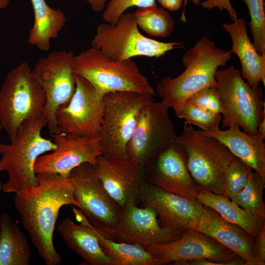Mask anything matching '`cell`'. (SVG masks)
I'll return each instance as SVG.
<instances>
[{
    "label": "cell",
    "instance_id": "cell-1",
    "mask_svg": "<svg viewBox=\"0 0 265 265\" xmlns=\"http://www.w3.org/2000/svg\"><path fill=\"white\" fill-rule=\"evenodd\" d=\"M38 185L16 193L14 205L22 224L47 265H59L62 258L54 248L53 236L59 212L71 205L79 209L69 177L54 173L36 175Z\"/></svg>",
    "mask_w": 265,
    "mask_h": 265
},
{
    "label": "cell",
    "instance_id": "cell-2",
    "mask_svg": "<svg viewBox=\"0 0 265 265\" xmlns=\"http://www.w3.org/2000/svg\"><path fill=\"white\" fill-rule=\"evenodd\" d=\"M232 58L229 51L217 47L204 35L184 54L185 70L174 78L165 77L157 87V94L176 115L191 95L205 87L216 86V71Z\"/></svg>",
    "mask_w": 265,
    "mask_h": 265
},
{
    "label": "cell",
    "instance_id": "cell-3",
    "mask_svg": "<svg viewBox=\"0 0 265 265\" xmlns=\"http://www.w3.org/2000/svg\"><path fill=\"white\" fill-rule=\"evenodd\" d=\"M47 125L43 116L26 120L19 128L16 136L8 144H0V172L6 171L7 181L2 185L4 193H17L38 185L34 166L37 159L53 151L57 145L41 135Z\"/></svg>",
    "mask_w": 265,
    "mask_h": 265
},
{
    "label": "cell",
    "instance_id": "cell-4",
    "mask_svg": "<svg viewBox=\"0 0 265 265\" xmlns=\"http://www.w3.org/2000/svg\"><path fill=\"white\" fill-rule=\"evenodd\" d=\"M176 141L199 188L222 195L226 171L236 157L222 143L200 134L186 122Z\"/></svg>",
    "mask_w": 265,
    "mask_h": 265
},
{
    "label": "cell",
    "instance_id": "cell-5",
    "mask_svg": "<svg viewBox=\"0 0 265 265\" xmlns=\"http://www.w3.org/2000/svg\"><path fill=\"white\" fill-rule=\"evenodd\" d=\"M154 96L132 91L109 92L104 96L103 119L98 136L102 155L109 159H126V147L139 114Z\"/></svg>",
    "mask_w": 265,
    "mask_h": 265
},
{
    "label": "cell",
    "instance_id": "cell-6",
    "mask_svg": "<svg viewBox=\"0 0 265 265\" xmlns=\"http://www.w3.org/2000/svg\"><path fill=\"white\" fill-rule=\"evenodd\" d=\"M45 92L25 62L7 74L0 89V124L9 139L25 121L43 116Z\"/></svg>",
    "mask_w": 265,
    "mask_h": 265
},
{
    "label": "cell",
    "instance_id": "cell-7",
    "mask_svg": "<svg viewBox=\"0 0 265 265\" xmlns=\"http://www.w3.org/2000/svg\"><path fill=\"white\" fill-rule=\"evenodd\" d=\"M73 73L89 81L102 96L116 91L157 95L132 58L112 60L92 47L75 55Z\"/></svg>",
    "mask_w": 265,
    "mask_h": 265
},
{
    "label": "cell",
    "instance_id": "cell-8",
    "mask_svg": "<svg viewBox=\"0 0 265 265\" xmlns=\"http://www.w3.org/2000/svg\"><path fill=\"white\" fill-rule=\"evenodd\" d=\"M215 78L226 112L222 117V128H228L233 123L252 135L265 118L264 94L260 86H250L234 65L219 68Z\"/></svg>",
    "mask_w": 265,
    "mask_h": 265
},
{
    "label": "cell",
    "instance_id": "cell-9",
    "mask_svg": "<svg viewBox=\"0 0 265 265\" xmlns=\"http://www.w3.org/2000/svg\"><path fill=\"white\" fill-rule=\"evenodd\" d=\"M91 45L112 60L137 56L159 57L171 50L184 48L181 42H164L145 36L131 13L123 14L115 25L99 24Z\"/></svg>",
    "mask_w": 265,
    "mask_h": 265
},
{
    "label": "cell",
    "instance_id": "cell-10",
    "mask_svg": "<svg viewBox=\"0 0 265 265\" xmlns=\"http://www.w3.org/2000/svg\"><path fill=\"white\" fill-rule=\"evenodd\" d=\"M75 54L71 51H59L41 57L32 70L46 96L44 117L50 134L58 132L55 113L58 108L68 103L76 89L73 73Z\"/></svg>",
    "mask_w": 265,
    "mask_h": 265
},
{
    "label": "cell",
    "instance_id": "cell-11",
    "mask_svg": "<svg viewBox=\"0 0 265 265\" xmlns=\"http://www.w3.org/2000/svg\"><path fill=\"white\" fill-rule=\"evenodd\" d=\"M88 221L98 233L107 238L118 242L137 243L145 248L170 242L183 234L163 228L153 208L145 206L141 208L135 203H131L121 209L119 218L113 226L107 227Z\"/></svg>",
    "mask_w": 265,
    "mask_h": 265
},
{
    "label": "cell",
    "instance_id": "cell-12",
    "mask_svg": "<svg viewBox=\"0 0 265 265\" xmlns=\"http://www.w3.org/2000/svg\"><path fill=\"white\" fill-rule=\"evenodd\" d=\"M169 109L161 102L154 101L140 111L126 151L127 158L142 169L151 157L176 140Z\"/></svg>",
    "mask_w": 265,
    "mask_h": 265
},
{
    "label": "cell",
    "instance_id": "cell-13",
    "mask_svg": "<svg viewBox=\"0 0 265 265\" xmlns=\"http://www.w3.org/2000/svg\"><path fill=\"white\" fill-rule=\"evenodd\" d=\"M76 89L67 104L55 113L58 132L77 136L98 137L103 119L104 96L83 77L74 73Z\"/></svg>",
    "mask_w": 265,
    "mask_h": 265
},
{
    "label": "cell",
    "instance_id": "cell-14",
    "mask_svg": "<svg viewBox=\"0 0 265 265\" xmlns=\"http://www.w3.org/2000/svg\"><path fill=\"white\" fill-rule=\"evenodd\" d=\"M142 172L147 183L184 197L197 200L200 188L187 168L183 150L176 140L151 157Z\"/></svg>",
    "mask_w": 265,
    "mask_h": 265
},
{
    "label": "cell",
    "instance_id": "cell-15",
    "mask_svg": "<svg viewBox=\"0 0 265 265\" xmlns=\"http://www.w3.org/2000/svg\"><path fill=\"white\" fill-rule=\"evenodd\" d=\"M156 260L157 265L200 258L208 259L222 265H244L231 250L196 229H189L169 243L146 248Z\"/></svg>",
    "mask_w": 265,
    "mask_h": 265
},
{
    "label": "cell",
    "instance_id": "cell-16",
    "mask_svg": "<svg viewBox=\"0 0 265 265\" xmlns=\"http://www.w3.org/2000/svg\"><path fill=\"white\" fill-rule=\"evenodd\" d=\"M69 176L79 209L88 219L107 227L115 225L121 209L104 186L94 167L88 163H82Z\"/></svg>",
    "mask_w": 265,
    "mask_h": 265
},
{
    "label": "cell",
    "instance_id": "cell-17",
    "mask_svg": "<svg viewBox=\"0 0 265 265\" xmlns=\"http://www.w3.org/2000/svg\"><path fill=\"white\" fill-rule=\"evenodd\" d=\"M140 200L144 206H150L157 211L161 227L182 233L198 229L205 209L197 200L169 192L145 181Z\"/></svg>",
    "mask_w": 265,
    "mask_h": 265
},
{
    "label": "cell",
    "instance_id": "cell-18",
    "mask_svg": "<svg viewBox=\"0 0 265 265\" xmlns=\"http://www.w3.org/2000/svg\"><path fill=\"white\" fill-rule=\"evenodd\" d=\"M53 136L57 148L37 159L34 166L36 174L54 173L68 177L82 163H88L94 167L97 158L102 154L98 137L77 136L61 132Z\"/></svg>",
    "mask_w": 265,
    "mask_h": 265
},
{
    "label": "cell",
    "instance_id": "cell-19",
    "mask_svg": "<svg viewBox=\"0 0 265 265\" xmlns=\"http://www.w3.org/2000/svg\"><path fill=\"white\" fill-rule=\"evenodd\" d=\"M104 186L121 209L140 200L145 182L142 169L129 159L99 156L94 167Z\"/></svg>",
    "mask_w": 265,
    "mask_h": 265
},
{
    "label": "cell",
    "instance_id": "cell-20",
    "mask_svg": "<svg viewBox=\"0 0 265 265\" xmlns=\"http://www.w3.org/2000/svg\"><path fill=\"white\" fill-rule=\"evenodd\" d=\"M197 230L231 250L244 261V265H255V238L213 209L205 206Z\"/></svg>",
    "mask_w": 265,
    "mask_h": 265
},
{
    "label": "cell",
    "instance_id": "cell-21",
    "mask_svg": "<svg viewBox=\"0 0 265 265\" xmlns=\"http://www.w3.org/2000/svg\"><path fill=\"white\" fill-rule=\"evenodd\" d=\"M227 130H197L200 134L216 139L237 158L257 172L265 181V137L252 135L232 123Z\"/></svg>",
    "mask_w": 265,
    "mask_h": 265
},
{
    "label": "cell",
    "instance_id": "cell-22",
    "mask_svg": "<svg viewBox=\"0 0 265 265\" xmlns=\"http://www.w3.org/2000/svg\"><path fill=\"white\" fill-rule=\"evenodd\" d=\"M223 27L232 39L229 52L236 54L240 60L242 78L251 86H258L261 82L265 85V55L259 54L251 42L244 19L238 18L232 23H225Z\"/></svg>",
    "mask_w": 265,
    "mask_h": 265
},
{
    "label": "cell",
    "instance_id": "cell-23",
    "mask_svg": "<svg viewBox=\"0 0 265 265\" xmlns=\"http://www.w3.org/2000/svg\"><path fill=\"white\" fill-rule=\"evenodd\" d=\"M57 230L66 245L91 265H111V260L102 248L95 232L89 226L64 219Z\"/></svg>",
    "mask_w": 265,
    "mask_h": 265
},
{
    "label": "cell",
    "instance_id": "cell-24",
    "mask_svg": "<svg viewBox=\"0 0 265 265\" xmlns=\"http://www.w3.org/2000/svg\"><path fill=\"white\" fill-rule=\"evenodd\" d=\"M34 12V23L28 37V42L39 50L48 51L51 40L57 38L65 26L66 18L59 9L50 7L45 0H30Z\"/></svg>",
    "mask_w": 265,
    "mask_h": 265
},
{
    "label": "cell",
    "instance_id": "cell-25",
    "mask_svg": "<svg viewBox=\"0 0 265 265\" xmlns=\"http://www.w3.org/2000/svg\"><path fill=\"white\" fill-rule=\"evenodd\" d=\"M32 252L20 226L7 212L0 216V265H29Z\"/></svg>",
    "mask_w": 265,
    "mask_h": 265
},
{
    "label": "cell",
    "instance_id": "cell-26",
    "mask_svg": "<svg viewBox=\"0 0 265 265\" xmlns=\"http://www.w3.org/2000/svg\"><path fill=\"white\" fill-rule=\"evenodd\" d=\"M76 218L89 226L95 232L100 245L111 260V265H157V261L146 248L137 243L118 242L107 238L90 224L87 217L78 208L72 206Z\"/></svg>",
    "mask_w": 265,
    "mask_h": 265
},
{
    "label": "cell",
    "instance_id": "cell-27",
    "mask_svg": "<svg viewBox=\"0 0 265 265\" xmlns=\"http://www.w3.org/2000/svg\"><path fill=\"white\" fill-rule=\"evenodd\" d=\"M197 200L216 212L228 222L237 225L255 239L261 228L248 212L223 195L200 189Z\"/></svg>",
    "mask_w": 265,
    "mask_h": 265
},
{
    "label": "cell",
    "instance_id": "cell-28",
    "mask_svg": "<svg viewBox=\"0 0 265 265\" xmlns=\"http://www.w3.org/2000/svg\"><path fill=\"white\" fill-rule=\"evenodd\" d=\"M265 187V181L252 170L244 188L232 200L251 214L261 228L265 224V205L263 201Z\"/></svg>",
    "mask_w": 265,
    "mask_h": 265
},
{
    "label": "cell",
    "instance_id": "cell-29",
    "mask_svg": "<svg viewBox=\"0 0 265 265\" xmlns=\"http://www.w3.org/2000/svg\"><path fill=\"white\" fill-rule=\"evenodd\" d=\"M133 15L138 26L151 37L165 38L174 30V20L162 7L139 8Z\"/></svg>",
    "mask_w": 265,
    "mask_h": 265
},
{
    "label": "cell",
    "instance_id": "cell-30",
    "mask_svg": "<svg viewBox=\"0 0 265 265\" xmlns=\"http://www.w3.org/2000/svg\"><path fill=\"white\" fill-rule=\"evenodd\" d=\"M187 124L198 127L202 131L220 129L222 115L208 109L185 102L176 115Z\"/></svg>",
    "mask_w": 265,
    "mask_h": 265
},
{
    "label": "cell",
    "instance_id": "cell-31",
    "mask_svg": "<svg viewBox=\"0 0 265 265\" xmlns=\"http://www.w3.org/2000/svg\"><path fill=\"white\" fill-rule=\"evenodd\" d=\"M252 170L236 157L226 171L222 195L230 200L235 198L245 187Z\"/></svg>",
    "mask_w": 265,
    "mask_h": 265
},
{
    "label": "cell",
    "instance_id": "cell-32",
    "mask_svg": "<svg viewBox=\"0 0 265 265\" xmlns=\"http://www.w3.org/2000/svg\"><path fill=\"white\" fill-rule=\"evenodd\" d=\"M247 5L250 16L249 25L253 45L258 53L265 55V4L264 0H241Z\"/></svg>",
    "mask_w": 265,
    "mask_h": 265
},
{
    "label": "cell",
    "instance_id": "cell-33",
    "mask_svg": "<svg viewBox=\"0 0 265 265\" xmlns=\"http://www.w3.org/2000/svg\"><path fill=\"white\" fill-rule=\"evenodd\" d=\"M186 102L220 114L222 116L226 112L216 86L205 87L191 95Z\"/></svg>",
    "mask_w": 265,
    "mask_h": 265
},
{
    "label": "cell",
    "instance_id": "cell-34",
    "mask_svg": "<svg viewBox=\"0 0 265 265\" xmlns=\"http://www.w3.org/2000/svg\"><path fill=\"white\" fill-rule=\"evenodd\" d=\"M156 6V0H109L104 9L103 18L106 23L113 25L131 7L146 8Z\"/></svg>",
    "mask_w": 265,
    "mask_h": 265
},
{
    "label": "cell",
    "instance_id": "cell-35",
    "mask_svg": "<svg viewBox=\"0 0 265 265\" xmlns=\"http://www.w3.org/2000/svg\"><path fill=\"white\" fill-rule=\"evenodd\" d=\"M254 258L255 265H265V224L255 239Z\"/></svg>",
    "mask_w": 265,
    "mask_h": 265
},
{
    "label": "cell",
    "instance_id": "cell-36",
    "mask_svg": "<svg viewBox=\"0 0 265 265\" xmlns=\"http://www.w3.org/2000/svg\"><path fill=\"white\" fill-rule=\"evenodd\" d=\"M201 4L204 8L208 9L216 7L220 11L226 10L233 21L238 19L237 12L233 7L230 0H206Z\"/></svg>",
    "mask_w": 265,
    "mask_h": 265
},
{
    "label": "cell",
    "instance_id": "cell-37",
    "mask_svg": "<svg viewBox=\"0 0 265 265\" xmlns=\"http://www.w3.org/2000/svg\"><path fill=\"white\" fill-rule=\"evenodd\" d=\"M174 264L177 265H222L220 263L206 258L178 261L174 262Z\"/></svg>",
    "mask_w": 265,
    "mask_h": 265
},
{
    "label": "cell",
    "instance_id": "cell-38",
    "mask_svg": "<svg viewBox=\"0 0 265 265\" xmlns=\"http://www.w3.org/2000/svg\"><path fill=\"white\" fill-rule=\"evenodd\" d=\"M162 7L170 11L179 10L182 6L184 0H157Z\"/></svg>",
    "mask_w": 265,
    "mask_h": 265
},
{
    "label": "cell",
    "instance_id": "cell-39",
    "mask_svg": "<svg viewBox=\"0 0 265 265\" xmlns=\"http://www.w3.org/2000/svg\"><path fill=\"white\" fill-rule=\"evenodd\" d=\"M90 5L91 9L95 12H100L104 10L106 6V3L108 0H85Z\"/></svg>",
    "mask_w": 265,
    "mask_h": 265
},
{
    "label": "cell",
    "instance_id": "cell-40",
    "mask_svg": "<svg viewBox=\"0 0 265 265\" xmlns=\"http://www.w3.org/2000/svg\"><path fill=\"white\" fill-rule=\"evenodd\" d=\"M257 133L265 137V118L260 123L258 128Z\"/></svg>",
    "mask_w": 265,
    "mask_h": 265
},
{
    "label": "cell",
    "instance_id": "cell-41",
    "mask_svg": "<svg viewBox=\"0 0 265 265\" xmlns=\"http://www.w3.org/2000/svg\"><path fill=\"white\" fill-rule=\"evenodd\" d=\"M188 0H184V8H183V11L181 17V20H183L184 22L186 21V18L185 16V9L186 6V5L187 2ZM192 1V2L194 3V4L196 5H199L200 3V0H191Z\"/></svg>",
    "mask_w": 265,
    "mask_h": 265
},
{
    "label": "cell",
    "instance_id": "cell-42",
    "mask_svg": "<svg viewBox=\"0 0 265 265\" xmlns=\"http://www.w3.org/2000/svg\"><path fill=\"white\" fill-rule=\"evenodd\" d=\"M10 0H0V9L6 8Z\"/></svg>",
    "mask_w": 265,
    "mask_h": 265
},
{
    "label": "cell",
    "instance_id": "cell-43",
    "mask_svg": "<svg viewBox=\"0 0 265 265\" xmlns=\"http://www.w3.org/2000/svg\"><path fill=\"white\" fill-rule=\"evenodd\" d=\"M1 187H2V184L1 182H0V191L1 190Z\"/></svg>",
    "mask_w": 265,
    "mask_h": 265
},
{
    "label": "cell",
    "instance_id": "cell-44",
    "mask_svg": "<svg viewBox=\"0 0 265 265\" xmlns=\"http://www.w3.org/2000/svg\"><path fill=\"white\" fill-rule=\"evenodd\" d=\"M1 129H2V128H1V126H0V132H1Z\"/></svg>",
    "mask_w": 265,
    "mask_h": 265
}]
</instances>
